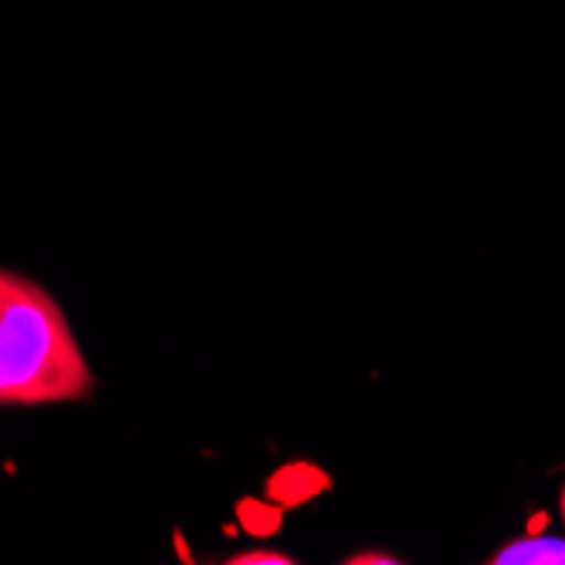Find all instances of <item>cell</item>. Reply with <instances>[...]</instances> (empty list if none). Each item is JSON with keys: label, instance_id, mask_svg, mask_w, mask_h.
Masks as SVG:
<instances>
[{"label": "cell", "instance_id": "cell-1", "mask_svg": "<svg viewBox=\"0 0 565 565\" xmlns=\"http://www.w3.org/2000/svg\"><path fill=\"white\" fill-rule=\"evenodd\" d=\"M88 390L92 373L55 298L11 275L0 301V406L78 399Z\"/></svg>", "mask_w": 565, "mask_h": 565}, {"label": "cell", "instance_id": "cell-2", "mask_svg": "<svg viewBox=\"0 0 565 565\" xmlns=\"http://www.w3.org/2000/svg\"><path fill=\"white\" fill-rule=\"evenodd\" d=\"M488 565H565L562 539H519L504 545Z\"/></svg>", "mask_w": 565, "mask_h": 565}, {"label": "cell", "instance_id": "cell-3", "mask_svg": "<svg viewBox=\"0 0 565 565\" xmlns=\"http://www.w3.org/2000/svg\"><path fill=\"white\" fill-rule=\"evenodd\" d=\"M224 565H298V562L285 552H244L227 558Z\"/></svg>", "mask_w": 565, "mask_h": 565}, {"label": "cell", "instance_id": "cell-4", "mask_svg": "<svg viewBox=\"0 0 565 565\" xmlns=\"http://www.w3.org/2000/svg\"><path fill=\"white\" fill-rule=\"evenodd\" d=\"M342 565H403V562H396V558L386 555V552H363V555L345 558Z\"/></svg>", "mask_w": 565, "mask_h": 565}, {"label": "cell", "instance_id": "cell-5", "mask_svg": "<svg viewBox=\"0 0 565 565\" xmlns=\"http://www.w3.org/2000/svg\"><path fill=\"white\" fill-rule=\"evenodd\" d=\"M8 285H11V275L0 271V301H4V291H8Z\"/></svg>", "mask_w": 565, "mask_h": 565}, {"label": "cell", "instance_id": "cell-6", "mask_svg": "<svg viewBox=\"0 0 565 565\" xmlns=\"http://www.w3.org/2000/svg\"><path fill=\"white\" fill-rule=\"evenodd\" d=\"M562 519H565V488H562Z\"/></svg>", "mask_w": 565, "mask_h": 565}]
</instances>
